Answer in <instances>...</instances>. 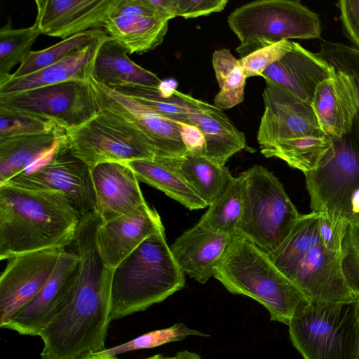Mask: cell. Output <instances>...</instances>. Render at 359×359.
Here are the masks:
<instances>
[{
  "label": "cell",
  "mask_w": 359,
  "mask_h": 359,
  "mask_svg": "<svg viewBox=\"0 0 359 359\" xmlns=\"http://www.w3.org/2000/svg\"><path fill=\"white\" fill-rule=\"evenodd\" d=\"M102 223L96 211L80 218L74 240L78 277L64 309L39 335L42 359H83L106 349L114 269L97 250L96 233Z\"/></svg>",
  "instance_id": "obj_1"
},
{
  "label": "cell",
  "mask_w": 359,
  "mask_h": 359,
  "mask_svg": "<svg viewBox=\"0 0 359 359\" xmlns=\"http://www.w3.org/2000/svg\"><path fill=\"white\" fill-rule=\"evenodd\" d=\"M81 216L65 195L0 186V259L74 240Z\"/></svg>",
  "instance_id": "obj_2"
},
{
  "label": "cell",
  "mask_w": 359,
  "mask_h": 359,
  "mask_svg": "<svg viewBox=\"0 0 359 359\" xmlns=\"http://www.w3.org/2000/svg\"><path fill=\"white\" fill-rule=\"evenodd\" d=\"M318 221V212L301 215L283 243L269 256L309 301L357 302L359 297L344 276L341 255L325 247Z\"/></svg>",
  "instance_id": "obj_3"
},
{
  "label": "cell",
  "mask_w": 359,
  "mask_h": 359,
  "mask_svg": "<svg viewBox=\"0 0 359 359\" xmlns=\"http://www.w3.org/2000/svg\"><path fill=\"white\" fill-rule=\"evenodd\" d=\"M184 285V273L174 258L165 229H162L148 237L114 269L111 320L160 303Z\"/></svg>",
  "instance_id": "obj_4"
},
{
  "label": "cell",
  "mask_w": 359,
  "mask_h": 359,
  "mask_svg": "<svg viewBox=\"0 0 359 359\" xmlns=\"http://www.w3.org/2000/svg\"><path fill=\"white\" fill-rule=\"evenodd\" d=\"M214 278L229 292L249 297L262 304L271 320L287 325L296 311L309 302L266 252L240 236L232 237Z\"/></svg>",
  "instance_id": "obj_5"
},
{
  "label": "cell",
  "mask_w": 359,
  "mask_h": 359,
  "mask_svg": "<svg viewBox=\"0 0 359 359\" xmlns=\"http://www.w3.org/2000/svg\"><path fill=\"white\" fill-rule=\"evenodd\" d=\"M227 22L239 39L236 52L241 57L281 41L321 36L318 15L299 0L252 1L232 11Z\"/></svg>",
  "instance_id": "obj_6"
},
{
  "label": "cell",
  "mask_w": 359,
  "mask_h": 359,
  "mask_svg": "<svg viewBox=\"0 0 359 359\" xmlns=\"http://www.w3.org/2000/svg\"><path fill=\"white\" fill-rule=\"evenodd\" d=\"M243 173V210L235 236L246 238L271 255L301 215L272 172L255 165Z\"/></svg>",
  "instance_id": "obj_7"
},
{
  "label": "cell",
  "mask_w": 359,
  "mask_h": 359,
  "mask_svg": "<svg viewBox=\"0 0 359 359\" xmlns=\"http://www.w3.org/2000/svg\"><path fill=\"white\" fill-rule=\"evenodd\" d=\"M358 302L309 301L296 311L289 334L304 359H355Z\"/></svg>",
  "instance_id": "obj_8"
},
{
  "label": "cell",
  "mask_w": 359,
  "mask_h": 359,
  "mask_svg": "<svg viewBox=\"0 0 359 359\" xmlns=\"http://www.w3.org/2000/svg\"><path fill=\"white\" fill-rule=\"evenodd\" d=\"M332 143L318 165L304 173L312 212L348 223L351 198L359 189V122L350 133L332 137Z\"/></svg>",
  "instance_id": "obj_9"
},
{
  "label": "cell",
  "mask_w": 359,
  "mask_h": 359,
  "mask_svg": "<svg viewBox=\"0 0 359 359\" xmlns=\"http://www.w3.org/2000/svg\"><path fill=\"white\" fill-rule=\"evenodd\" d=\"M72 154L90 168L106 162L154 159L155 149L133 126L101 109L79 128L66 132Z\"/></svg>",
  "instance_id": "obj_10"
},
{
  "label": "cell",
  "mask_w": 359,
  "mask_h": 359,
  "mask_svg": "<svg viewBox=\"0 0 359 359\" xmlns=\"http://www.w3.org/2000/svg\"><path fill=\"white\" fill-rule=\"evenodd\" d=\"M0 107L49 120L66 132L79 128L101 110L91 78L1 95Z\"/></svg>",
  "instance_id": "obj_11"
},
{
  "label": "cell",
  "mask_w": 359,
  "mask_h": 359,
  "mask_svg": "<svg viewBox=\"0 0 359 359\" xmlns=\"http://www.w3.org/2000/svg\"><path fill=\"white\" fill-rule=\"evenodd\" d=\"M4 184L60 192L81 217L96 209L90 168L72 154L67 140L47 161L15 176Z\"/></svg>",
  "instance_id": "obj_12"
},
{
  "label": "cell",
  "mask_w": 359,
  "mask_h": 359,
  "mask_svg": "<svg viewBox=\"0 0 359 359\" xmlns=\"http://www.w3.org/2000/svg\"><path fill=\"white\" fill-rule=\"evenodd\" d=\"M101 109L109 112L142 133L157 156L175 157L187 154L179 123L147 108L131 97L91 79Z\"/></svg>",
  "instance_id": "obj_13"
},
{
  "label": "cell",
  "mask_w": 359,
  "mask_h": 359,
  "mask_svg": "<svg viewBox=\"0 0 359 359\" xmlns=\"http://www.w3.org/2000/svg\"><path fill=\"white\" fill-rule=\"evenodd\" d=\"M264 80V111L257 137L261 149L281 141L324 133L311 104L270 80Z\"/></svg>",
  "instance_id": "obj_14"
},
{
  "label": "cell",
  "mask_w": 359,
  "mask_h": 359,
  "mask_svg": "<svg viewBox=\"0 0 359 359\" xmlns=\"http://www.w3.org/2000/svg\"><path fill=\"white\" fill-rule=\"evenodd\" d=\"M65 248H53L9 259L0 277V326L41 291Z\"/></svg>",
  "instance_id": "obj_15"
},
{
  "label": "cell",
  "mask_w": 359,
  "mask_h": 359,
  "mask_svg": "<svg viewBox=\"0 0 359 359\" xmlns=\"http://www.w3.org/2000/svg\"><path fill=\"white\" fill-rule=\"evenodd\" d=\"M76 252H62L49 280L29 302L0 327L20 334L39 336L67 304L79 274Z\"/></svg>",
  "instance_id": "obj_16"
},
{
  "label": "cell",
  "mask_w": 359,
  "mask_h": 359,
  "mask_svg": "<svg viewBox=\"0 0 359 359\" xmlns=\"http://www.w3.org/2000/svg\"><path fill=\"white\" fill-rule=\"evenodd\" d=\"M116 0H36L35 22L41 34L65 39L104 28Z\"/></svg>",
  "instance_id": "obj_17"
},
{
  "label": "cell",
  "mask_w": 359,
  "mask_h": 359,
  "mask_svg": "<svg viewBox=\"0 0 359 359\" xmlns=\"http://www.w3.org/2000/svg\"><path fill=\"white\" fill-rule=\"evenodd\" d=\"M162 229L159 214L146 203L129 214L100 224L96 233L99 254L114 269L148 237Z\"/></svg>",
  "instance_id": "obj_18"
},
{
  "label": "cell",
  "mask_w": 359,
  "mask_h": 359,
  "mask_svg": "<svg viewBox=\"0 0 359 359\" xmlns=\"http://www.w3.org/2000/svg\"><path fill=\"white\" fill-rule=\"evenodd\" d=\"M96 209L102 223L129 214L146 203L138 179L125 163L106 162L90 168Z\"/></svg>",
  "instance_id": "obj_19"
},
{
  "label": "cell",
  "mask_w": 359,
  "mask_h": 359,
  "mask_svg": "<svg viewBox=\"0 0 359 359\" xmlns=\"http://www.w3.org/2000/svg\"><path fill=\"white\" fill-rule=\"evenodd\" d=\"M174 93L187 107L186 123L197 127L203 133L207 158L220 165H225L231 156L247 147L244 133L233 125L222 110L177 90Z\"/></svg>",
  "instance_id": "obj_20"
},
{
  "label": "cell",
  "mask_w": 359,
  "mask_h": 359,
  "mask_svg": "<svg viewBox=\"0 0 359 359\" xmlns=\"http://www.w3.org/2000/svg\"><path fill=\"white\" fill-rule=\"evenodd\" d=\"M336 70L326 60L294 42L292 49L262 74L297 98L311 104L316 89L334 76Z\"/></svg>",
  "instance_id": "obj_21"
},
{
  "label": "cell",
  "mask_w": 359,
  "mask_h": 359,
  "mask_svg": "<svg viewBox=\"0 0 359 359\" xmlns=\"http://www.w3.org/2000/svg\"><path fill=\"white\" fill-rule=\"evenodd\" d=\"M311 106L325 134L341 137L350 133L358 112L357 94L352 81L336 70L334 76L318 84Z\"/></svg>",
  "instance_id": "obj_22"
},
{
  "label": "cell",
  "mask_w": 359,
  "mask_h": 359,
  "mask_svg": "<svg viewBox=\"0 0 359 359\" xmlns=\"http://www.w3.org/2000/svg\"><path fill=\"white\" fill-rule=\"evenodd\" d=\"M232 237L196 224L175 239L170 250L184 274L205 284L214 277L216 266L225 254Z\"/></svg>",
  "instance_id": "obj_23"
},
{
  "label": "cell",
  "mask_w": 359,
  "mask_h": 359,
  "mask_svg": "<svg viewBox=\"0 0 359 359\" xmlns=\"http://www.w3.org/2000/svg\"><path fill=\"white\" fill-rule=\"evenodd\" d=\"M128 53L110 36L104 39L95 55L91 79L112 88L158 90L162 81L154 73L137 65Z\"/></svg>",
  "instance_id": "obj_24"
},
{
  "label": "cell",
  "mask_w": 359,
  "mask_h": 359,
  "mask_svg": "<svg viewBox=\"0 0 359 359\" xmlns=\"http://www.w3.org/2000/svg\"><path fill=\"white\" fill-rule=\"evenodd\" d=\"M66 141L62 129L1 140L0 186L47 161Z\"/></svg>",
  "instance_id": "obj_25"
},
{
  "label": "cell",
  "mask_w": 359,
  "mask_h": 359,
  "mask_svg": "<svg viewBox=\"0 0 359 359\" xmlns=\"http://www.w3.org/2000/svg\"><path fill=\"white\" fill-rule=\"evenodd\" d=\"M154 160L177 174L208 206L220 195L232 177L225 165L204 156L187 153L175 157L156 156Z\"/></svg>",
  "instance_id": "obj_26"
},
{
  "label": "cell",
  "mask_w": 359,
  "mask_h": 359,
  "mask_svg": "<svg viewBox=\"0 0 359 359\" xmlns=\"http://www.w3.org/2000/svg\"><path fill=\"white\" fill-rule=\"evenodd\" d=\"M104 39L92 44L64 60L34 73L18 78L9 76L0 83V95L23 92L69 81L89 80L91 78L95 55L100 43Z\"/></svg>",
  "instance_id": "obj_27"
},
{
  "label": "cell",
  "mask_w": 359,
  "mask_h": 359,
  "mask_svg": "<svg viewBox=\"0 0 359 359\" xmlns=\"http://www.w3.org/2000/svg\"><path fill=\"white\" fill-rule=\"evenodd\" d=\"M168 21L157 17L119 16L109 18L103 29L129 54H143L162 43Z\"/></svg>",
  "instance_id": "obj_28"
},
{
  "label": "cell",
  "mask_w": 359,
  "mask_h": 359,
  "mask_svg": "<svg viewBox=\"0 0 359 359\" xmlns=\"http://www.w3.org/2000/svg\"><path fill=\"white\" fill-rule=\"evenodd\" d=\"M243 173L232 176L224 191L196 224L215 233L235 236L243 215Z\"/></svg>",
  "instance_id": "obj_29"
},
{
  "label": "cell",
  "mask_w": 359,
  "mask_h": 359,
  "mask_svg": "<svg viewBox=\"0 0 359 359\" xmlns=\"http://www.w3.org/2000/svg\"><path fill=\"white\" fill-rule=\"evenodd\" d=\"M137 179L165 194L187 208L202 209L208 205L177 174L154 159H139L125 163Z\"/></svg>",
  "instance_id": "obj_30"
},
{
  "label": "cell",
  "mask_w": 359,
  "mask_h": 359,
  "mask_svg": "<svg viewBox=\"0 0 359 359\" xmlns=\"http://www.w3.org/2000/svg\"><path fill=\"white\" fill-rule=\"evenodd\" d=\"M104 29H93L75 34L45 49L30 50L10 76L18 78L57 63L92 44L109 37Z\"/></svg>",
  "instance_id": "obj_31"
},
{
  "label": "cell",
  "mask_w": 359,
  "mask_h": 359,
  "mask_svg": "<svg viewBox=\"0 0 359 359\" xmlns=\"http://www.w3.org/2000/svg\"><path fill=\"white\" fill-rule=\"evenodd\" d=\"M332 143V137L322 133L281 141L261 149V153L267 158H278L304 174L317 168Z\"/></svg>",
  "instance_id": "obj_32"
},
{
  "label": "cell",
  "mask_w": 359,
  "mask_h": 359,
  "mask_svg": "<svg viewBox=\"0 0 359 359\" xmlns=\"http://www.w3.org/2000/svg\"><path fill=\"white\" fill-rule=\"evenodd\" d=\"M212 66L220 88L214 99L221 110L231 109L244 100L246 76L241 65L229 50H217L212 55Z\"/></svg>",
  "instance_id": "obj_33"
},
{
  "label": "cell",
  "mask_w": 359,
  "mask_h": 359,
  "mask_svg": "<svg viewBox=\"0 0 359 359\" xmlns=\"http://www.w3.org/2000/svg\"><path fill=\"white\" fill-rule=\"evenodd\" d=\"M41 34L34 22L31 27L13 29L11 22L0 29V83L12 74L13 67L20 64L36 38Z\"/></svg>",
  "instance_id": "obj_34"
},
{
  "label": "cell",
  "mask_w": 359,
  "mask_h": 359,
  "mask_svg": "<svg viewBox=\"0 0 359 359\" xmlns=\"http://www.w3.org/2000/svg\"><path fill=\"white\" fill-rule=\"evenodd\" d=\"M189 336L209 337V334L180 323L167 328L151 331L119 346L106 348L94 354L116 356L131 351L152 348L170 342L182 341Z\"/></svg>",
  "instance_id": "obj_35"
},
{
  "label": "cell",
  "mask_w": 359,
  "mask_h": 359,
  "mask_svg": "<svg viewBox=\"0 0 359 359\" xmlns=\"http://www.w3.org/2000/svg\"><path fill=\"white\" fill-rule=\"evenodd\" d=\"M60 129L55 123L43 118L0 107V141L19 136L51 133Z\"/></svg>",
  "instance_id": "obj_36"
},
{
  "label": "cell",
  "mask_w": 359,
  "mask_h": 359,
  "mask_svg": "<svg viewBox=\"0 0 359 359\" xmlns=\"http://www.w3.org/2000/svg\"><path fill=\"white\" fill-rule=\"evenodd\" d=\"M316 53L352 81L358 98L355 118L359 122V49L344 43L323 40Z\"/></svg>",
  "instance_id": "obj_37"
},
{
  "label": "cell",
  "mask_w": 359,
  "mask_h": 359,
  "mask_svg": "<svg viewBox=\"0 0 359 359\" xmlns=\"http://www.w3.org/2000/svg\"><path fill=\"white\" fill-rule=\"evenodd\" d=\"M341 264L345 279L359 297V222H349L341 243Z\"/></svg>",
  "instance_id": "obj_38"
},
{
  "label": "cell",
  "mask_w": 359,
  "mask_h": 359,
  "mask_svg": "<svg viewBox=\"0 0 359 359\" xmlns=\"http://www.w3.org/2000/svg\"><path fill=\"white\" fill-rule=\"evenodd\" d=\"M226 0H156L155 6L170 19L175 17L194 18L220 12Z\"/></svg>",
  "instance_id": "obj_39"
},
{
  "label": "cell",
  "mask_w": 359,
  "mask_h": 359,
  "mask_svg": "<svg viewBox=\"0 0 359 359\" xmlns=\"http://www.w3.org/2000/svg\"><path fill=\"white\" fill-rule=\"evenodd\" d=\"M293 44L290 40L281 41L241 57L239 62L246 78L262 76L266 69L292 49Z\"/></svg>",
  "instance_id": "obj_40"
},
{
  "label": "cell",
  "mask_w": 359,
  "mask_h": 359,
  "mask_svg": "<svg viewBox=\"0 0 359 359\" xmlns=\"http://www.w3.org/2000/svg\"><path fill=\"white\" fill-rule=\"evenodd\" d=\"M318 213V229L323 245L329 251L341 255V243L348 223L336 221L325 213Z\"/></svg>",
  "instance_id": "obj_41"
},
{
  "label": "cell",
  "mask_w": 359,
  "mask_h": 359,
  "mask_svg": "<svg viewBox=\"0 0 359 359\" xmlns=\"http://www.w3.org/2000/svg\"><path fill=\"white\" fill-rule=\"evenodd\" d=\"M336 6L345 36L359 49V0H341Z\"/></svg>",
  "instance_id": "obj_42"
},
{
  "label": "cell",
  "mask_w": 359,
  "mask_h": 359,
  "mask_svg": "<svg viewBox=\"0 0 359 359\" xmlns=\"http://www.w3.org/2000/svg\"><path fill=\"white\" fill-rule=\"evenodd\" d=\"M133 15L157 17L168 20L154 6L151 0H116L110 18Z\"/></svg>",
  "instance_id": "obj_43"
},
{
  "label": "cell",
  "mask_w": 359,
  "mask_h": 359,
  "mask_svg": "<svg viewBox=\"0 0 359 359\" xmlns=\"http://www.w3.org/2000/svg\"><path fill=\"white\" fill-rule=\"evenodd\" d=\"M179 126L187 153L205 156V140L201 131L197 127L191 124L179 123Z\"/></svg>",
  "instance_id": "obj_44"
},
{
  "label": "cell",
  "mask_w": 359,
  "mask_h": 359,
  "mask_svg": "<svg viewBox=\"0 0 359 359\" xmlns=\"http://www.w3.org/2000/svg\"><path fill=\"white\" fill-rule=\"evenodd\" d=\"M177 86V82L172 79L162 81L159 86L158 91L160 95L163 98H170L172 97L174 92Z\"/></svg>",
  "instance_id": "obj_45"
},
{
  "label": "cell",
  "mask_w": 359,
  "mask_h": 359,
  "mask_svg": "<svg viewBox=\"0 0 359 359\" xmlns=\"http://www.w3.org/2000/svg\"><path fill=\"white\" fill-rule=\"evenodd\" d=\"M147 359H203L199 355L196 353L191 352L187 350L177 352L173 356H164L161 354H156L152 355Z\"/></svg>",
  "instance_id": "obj_46"
},
{
  "label": "cell",
  "mask_w": 359,
  "mask_h": 359,
  "mask_svg": "<svg viewBox=\"0 0 359 359\" xmlns=\"http://www.w3.org/2000/svg\"><path fill=\"white\" fill-rule=\"evenodd\" d=\"M359 222V189L353 195L351 198V221Z\"/></svg>",
  "instance_id": "obj_47"
},
{
  "label": "cell",
  "mask_w": 359,
  "mask_h": 359,
  "mask_svg": "<svg viewBox=\"0 0 359 359\" xmlns=\"http://www.w3.org/2000/svg\"><path fill=\"white\" fill-rule=\"evenodd\" d=\"M83 359H120V358H117L116 356L101 355L94 354V355L88 356L86 358H84Z\"/></svg>",
  "instance_id": "obj_48"
},
{
  "label": "cell",
  "mask_w": 359,
  "mask_h": 359,
  "mask_svg": "<svg viewBox=\"0 0 359 359\" xmlns=\"http://www.w3.org/2000/svg\"><path fill=\"white\" fill-rule=\"evenodd\" d=\"M355 359H359V313L355 341Z\"/></svg>",
  "instance_id": "obj_49"
},
{
  "label": "cell",
  "mask_w": 359,
  "mask_h": 359,
  "mask_svg": "<svg viewBox=\"0 0 359 359\" xmlns=\"http://www.w3.org/2000/svg\"><path fill=\"white\" fill-rule=\"evenodd\" d=\"M358 313H359V300L358 302Z\"/></svg>",
  "instance_id": "obj_50"
}]
</instances>
